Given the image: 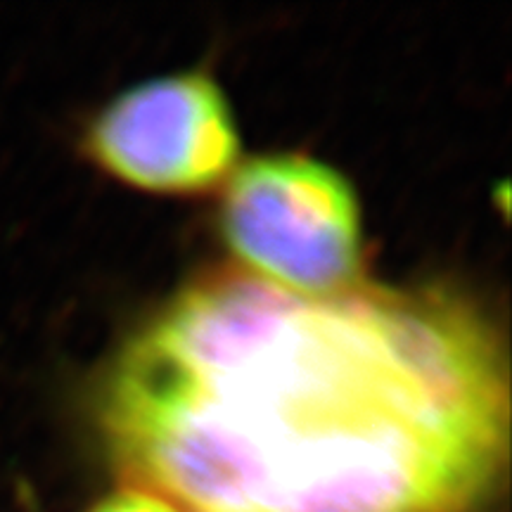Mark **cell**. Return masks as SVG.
Instances as JSON below:
<instances>
[{
  "label": "cell",
  "mask_w": 512,
  "mask_h": 512,
  "mask_svg": "<svg viewBox=\"0 0 512 512\" xmlns=\"http://www.w3.org/2000/svg\"><path fill=\"white\" fill-rule=\"evenodd\" d=\"M228 245L268 283L335 297L361 266L358 204L347 178L299 155L249 159L221 202Z\"/></svg>",
  "instance_id": "6da1fadb"
},
{
  "label": "cell",
  "mask_w": 512,
  "mask_h": 512,
  "mask_svg": "<svg viewBox=\"0 0 512 512\" xmlns=\"http://www.w3.org/2000/svg\"><path fill=\"white\" fill-rule=\"evenodd\" d=\"M88 150L128 183L200 190L233 166L240 143L221 88L200 72L128 88L88 128Z\"/></svg>",
  "instance_id": "7a4b0ae2"
},
{
  "label": "cell",
  "mask_w": 512,
  "mask_h": 512,
  "mask_svg": "<svg viewBox=\"0 0 512 512\" xmlns=\"http://www.w3.org/2000/svg\"><path fill=\"white\" fill-rule=\"evenodd\" d=\"M91 512H176L169 503L159 501L155 496L140 494V491H124L100 505H95Z\"/></svg>",
  "instance_id": "3957f363"
}]
</instances>
